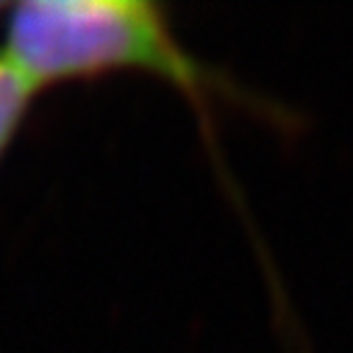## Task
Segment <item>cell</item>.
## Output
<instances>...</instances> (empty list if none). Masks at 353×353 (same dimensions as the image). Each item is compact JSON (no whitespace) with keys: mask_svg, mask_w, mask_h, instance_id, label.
I'll use <instances>...</instances> for the list:
<instances>
[{"mask_svg":"<svg viewBox=\"0 0 353 353\" xmlns=\"http://www.w3.org/2000/svg\"><path fill=\"white\" fill-rule=\"evenodd\" d=\"M3 50L23 78L42 95L70 81L109 75H145L179 92L206 134L214 164L217 106L281 123L287 109L264 98L231 72L201 59L170 20L167 9L148 0H23L3 12Z\"/></svg>","mask_w":353,"mask_h":353,"instance_id":"6da1fadb","label":"cell"},{"mask_svg":"<svg viewBox=\"0 0 353 353\" xmlns=\"http://www.w3.org/2000/svg\"><path fill=\"white\" fill-rule=\"evenodd\" d=\"M37 98L39 95L34 92V86L23 78V72L0 45V167L14 148Z\"/></svg>","mask_w":353,"mask_h":353,"instance_id":"7a4b0ae2","label":"cell"},{"mask_svg":"<svg viewBox=\"0 0 353 353\" xmlns=\"http://www.w3.org/2000/svg\"><path fill=\"white\" fill-rule=\"evenodd\" d=\"M6 6H9V3H0V17H3V12H6Z\"/></svg>","mask_w":353,"mask_h":353,"instance_id":"3957f363","label":"cell"}]
</instances>
